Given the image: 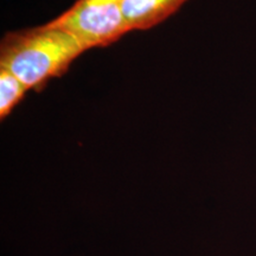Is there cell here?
Segmentation results:
<instances>
[{
    "label": "cell",
    "mask_w": 256,
    "mask_h": 256,
    "mask_svg": "<svg viewBox=\"0 0 256 256\" xmlns=\"http://www.w3.org/2000/svg\"><path fill=\"white\" fill-rule=\"evenodd\" d=\"M87 51L72 34L50 23L5 34L0 42V68L8 69L28 90L40 92L60 78Z\"/></svg>",
    "instance_id": "1"
},
{
    "label": "cell",
    "mask_w": 256,
    "mask_h": 256,
    "mask_svg": "<svg viewBox=\"0 0 256 256\" xmlns=\"http://www.w3.org/2000/svg\"><path fill=\"white\" fill-rule=\"evenodd\" d=\"M50 23L72 34L86 50L112 46L130 32L122 0H76Z\"/></svg>",
    "instance_id": "2"
},
{
    "label": "cell",
    "mask_w": 256,
    "mask_h": 256,
    "mask_svg": "<svg viewBox=\"0 0 256 256\" xmlns=\"http://www.w3.org/2000/svg\"><path fill=\"white\" fill-rule=\"evenodd\" d=\"M28 92V88L14 74L0 68V119L4 120Z\"/></svg>",
    "instance_id": "4"
},
{
    "label": "cell",
    "mask_w": 256,
    "mask_h": 256,
    "mask_svg": "<svg viewBox=\"0 0 256 256\" xmlns=\"http://www.w3.org/2000/svg\"><path fill=\"white\" fill-rule=\"evenodd\" d=\"M188 0H122L130 31L150 30L174 14Z\"/></svg>",
    "instance_id": "3"
}]
</instances>
